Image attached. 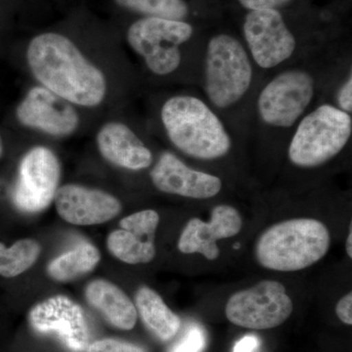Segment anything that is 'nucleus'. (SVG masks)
<instances>
[{"instance_id": "12", "label": "nucleus", "mask_w": 352, "mask_h": 352, "mask_svg": "<svg viewBox=\"0 0 352 352\" xmlns=\"http://www.w3.org/2000/svg\"><path fill=\"white\" fill-rule=\"evenodd\" d=\"M16 117L22 126L53 138L72 135L80 126L73 104L41 85L29 90L16 109Z\"/></svg>"}, {"instance_id": "9", "label": "nucleus", "mask_w": 352, "mask_h": 352, "mask_svg": "<svg viewBox=\"0 0 352 352\" xmlns=\"http://www.w3.org/2000/svg\"><path fill=\"white\" fill-rule=\"evenodd\" d=\"M61 166L55 153L44 146L29 150L19 166L13 201L21 212L36 214L54 201L59 188Z\"/></svg>"}, {"instance_id": "8", "label": "nucleus", "mask_w": 352, "mask_h": 352, "mask_svg": "<svg viewBox=\"0 0 352 352\" xmlns=\"http://www.w3.org/2000/svg\"><path fill=\"white\" fill-rule=\"evenodd\" d=\"M315 94L314 76L307 71L282 72L264 87L258 99L259 117L267 126H293L311 103Z\"/></svg>"}, {"instance_id": "18", "label": "nucleus", "mask_w": 352, "mask_h": 352, "mask_svg": "<svg viewBox=\"0 0 352 352\" xmlns=\"http://www.w3.org/2000/svg\"><path fill=\"white\" fill-rule=\"evenodd\" d=\"M87 302L113 327L129 331L138 321V310L126 294L107 280H95L85 289Z\"/></svg>"}, {"instance_id": "1", "label": "nucleus", "mask_w": 352, "mask_h": 352, "mask_svg": "<svg viewBox=\"0 0 352 352\" xmlns=\"http://www.w3.org/2000/svg\"><path fill=\"white\" fill-rule=\"evenodd\" d=\"M27 61L41 87L73 105L96 107L105 99V75L63 34L34 36L28 46Z\"/></svg>"}, {"instance_id": "29", "label": "nucleus", "mask_w": 352, "mask_h": 352, "mask_svg": "<svg viewBox=\"0 0 352 352\" xmlns=\"http://www.w3.org/2000/svg\"><path fill=\"white\" fill-rule=\"evenodd\" d=\"M346 251L347 256L349 258H352V226L351 223L349 224V231L347 234L346 242Z\"/></svg>"}, {"instance_id": "20", "label": "nucleus", "mask_w": 352, "mask_h": 352, "mask_svg": "<svg viewBox=\"0 0 352 352\" xmlns=\"http://www.w3.org/2000/svg\"><path fill=\"white\" fill-rule=\"evenodd\" d=\"M100 258L96 247L85 243L51 261L48 274L55 281H71L94 270Z\"/></svg>"}, {"instance_id": "25", "label": "nucleus", "mask_w": 352, "mask_h": 352, "mask_svg": "<svg viewBox=\"0 0 352 352\" xmlns=\"http://www.w3.org/2000/svg\"><path fill=\"white\" fill-rule=\"evenodd\" d=\"M338 318L346 325H352V293L349 292L342 296L336 305Z\"/></svg>"}, {"instance_id": "22", "label": "nucleus", "mask_w": 352, "mask_h": 352, "mask_svg": "<svg viewBox=\"0 0 352 352\" xmlns=\"http://www.w3.org/2000/svg\"><path fill=\"white\" fill-rule=\"evenodd\" d=\"M118 6L146 17L183 21L189 9L184 0H115Z\"/></svg>"}, {"instance_id": "13", "label": "nucleus", "mask_w": 352, "mask_h": 352, "mask_svg": "<svg viewBox=\"0 0 352 352\" xmlns=\"http://www.w3.org/2000/svg\"><path fill=\"white\" fill-rule=\"evenodd\" d=\"M243 219L239 210L229 205L212 208L208 222L191 219L187 222L178 240V250L185 254H201L208 261L220 256L219 240L235 237L242 230Z\"/></svg>"}, {"instance_id": "6", "label": "nucleus", "mask_w": 352, "mask_h": 352, "mask_svg": "<svg viewBox=\"0 0 352 352\" xmlns=\"http://www.w3.org/2000/svg\"><path fill=\"white\" fill-rule=\"evenodd\" d=\"M193 32V27L184 21L145 17L129 27L126 39L153 74L168 76L179 68L180 45L187 43Z\"/></svg>"}, {"instance_id": "7", "label": "nucleus", "mask_w": 352, "mask_h": 352, "mask_svg": "<svg viewBox=\"0 0 352 352\" xmlns=\"http://www.w3.org/2000/svg\"><path fill=\"white\" fill-rule=\"evenodd\" d=\"M294 311V303L283 284L263 280L236 292L227 300V319L239 327L268 330L282 325Z\"/></svg>"}, {"instance_id": "10", "label": "nucleus", "mask_w": 352, "mask_h": 352, "mask_svg": "<svg viewBox=\"0 0 352 352\" xmlns=\"http://www.w3.org/2000/svg\"><path fill=\"white\" fill-rule=\"evenodd\" d=\"M243 29L252 59L261 69L275 68L295 52V36L277 9L250 11Z\"/></svg>"}, {"instance_id": "17", "label": "nucleus", "mask_w": 352, "mask_h": 352, "mask_svg": "<svg viewBox=\"0 0 352 352\" xmlns=\"http://www.w3.org/2000/svg\"><path fill=\"white\" fill-rule=\"evenodd\" d=\"M97 147L109 163L129 170H142L153 164L149 148L131 127L119 122L102 126L96 136Z\"/></svg>"}, {"instance_id": "24", "label": "nucleus", "mask_w": 352, "mask_h": 352, "mask_svg": "<svg viewBox=\"0 0 352 352\" xmlns=\"http://www.w3.org/2000/svg\"><path fill=\"white\" fill-rule=\"evenodd\" d=\"M87 352H147L143 347L131 342L115 339L96 340L87 346Z\"/></svg>"}, {"instance_id": "16", "label": "nucleus", "mask_w": 352, "mask_h": 352, "mask_svg": "<svg viewBox=\"0 0 352 352\" xmlns=\"http://www.w3.org/2000/svg\"><path fill=\"white\" fill-rule=\"evenodd\" d=\"M159 223L160 215L154 210H140L124 217L120 220V229L109 235V251L122 263H151L156 256L154 240Z\"/></svg>"}, {"instance_id": "2", "label": "nucleus", "mask_w": 352, "mask_h": 352, "mask_svg": "<svg viewBox=\"0 0 352 352\" xmlns=\"http://www.w3.org/2000/svg\"><path fill=\"white\" fill-rule=\"evenodd\" d=\"M331 233L320 220L300 217L277 222L266 228L254 244V256L261 267L296 272L325 258Z\"/></svg>"}, {"instance_id": "3", "label": "nucleus", "mask_w": 352, "mask_h": 352, "mask_svg": "<svg viewBox=\"0 0 352 352\" xmlns=\"http://www.w3.org/2000/svg\"><path fill=\"white\" fill-rule=\"evenodd\" d=\"M161 120L170 142L187 156L214 161L230 151L232 141L221 120L197 97L176 95L168 99Z\"/></svg>"}, {"instance_id": "11", "label": "nucleus", "mask_w": 352, "mask_h": 352, "mask_svg": "<svg viewBox=\"0 0 352 352\" xmlns=\"http://www.w3.org/2000/svg\"><path fill=\"white\" fill-rule=\"evenodd\" d=\"M36 332L55 336L69 351L83 352L89 344V329L82 307L64 296L38 303L29 315Z\"/></svg>"}, {"instance_id": "4", "label": "nucleus", "mask_w": 352, "mask_h": 352, "mask_svg": "<svg viewBox=\"0 0 352 352\" xmlns=\"http://www.w3.org/2000/svg\"><path fill=\"white\" fill-rule=\"evenodd\" d=\"M352 133V119L330 104L307 113L289 142L288 156L296 166L314 168L331 161L344 150Z\"/></svg>"}, {"instance_id": "23", "label": "nucleus", "mask_w": 352, "mask_h": 352, "mask_svg": "<svg viewBox=\"0 0 352 352\" xmlns=\"http://www.w3.org/2000/svg\"><path fill=\"white\" fill-rule=\"evenodd\" d=\"M206 346L207 336L205 331L199 325H192L168 352H203Z\"/></svg>"}, {"instance_id": "26", "label": "nucleus", "mask_w": 352, "mask_h": 352, "mask_svg": "<svg viewBox=\"0 0 352 352\" xmlns=\"http://www.w3.org/2000/svg\"><path fill=\"white\" fill-rule=\"evenodd\" d=\"M245 8L252 10H264V9H277L278 7L289 3L291 0H238Z\"/></svg>"}, {"instance_id": "21", "label": "nucleus", "mask_w": 352, "mask_h": 352, "mask_svg": "<svg viewBox=\"0 0 352 352\" xmlns=\"http://www.w3.org/2000/svg\"><path fill=\"white\" fill-rule=\"evenodd\" d=\"M41 254V245L36 241H18L10 248L0 243V275L13 278L31 268Z\"/></svg>"}, {"instance_id": "30", "label": "nucleus", "mask_w": 352, "mask_h": 352, "mask_svg": "<svg viewBox=\"0 0 352 352\" xmlns=\"http://www.w3.org/2000/svg\"><path fill=\"white\" fill-rule=\"evenodd\" d=\"M3 141H2L1 135H0V157L3 155Z\"/></svg>"}, {"instance_id": "28", "label": "nucleus", "mask_w": 352, "mask_h": 352, "mask_svg": "<svg viewBox=\"0 0 352 352\" xmlns=\"http://www.w3.org/2000/svg\"><path fill=\"white\" fill-rule=\"evenodd\" d=\"M261 340L256 336L248 335L236 342L233 352H259Z\"/></svg>"}, {"instance_id": "14", "label": "nucleus", "mask_w": 352, "mask_h": 352, "mask_svg": "<svg viewBox=\"0 0 352 352\" xmlns=\"http://www.w3.org/2000/svg\"><path fill=\"white\" fill-rule=\"evenodd\" d=\"M54 201L60 217L74 226L105 223L115 219L122 210V204L111 194L82 185L59 187Z\"/></svg>"}, {"instance_id": "19", "label": "nucleus", "mask_w": 352, "mask_h": 352, "mask_svg": "<svg viewBox=\"0 0 352 352\" xmlns=\"http://www.w3.org/2000/svg\"><path fill=\"white\" fill-rule=\"evenodd\" d=\"M135 307L146 328L162 342H168L179 332L182 320L162 296L151 288L142 287L135 296Z\"/></svg>"}, {"instance_id": "27", "label": "nucleus", "mask_w": 352, "mask_h": 352, "mask_svg": "<svg viewBox=\"0 0 352 352\" xmlns=\"http://www.w3.org/2000/svg\"><path fill=\"white\" fill-rule=\"evenodd\" d=\"M338 104L339 109L351 115L352 112V78L349 76V80L340 87L338 94Z\"/></svg>"}, {"instance_id": "5", "label": "nucleus", "mask_w": 352, "mask_h": 352, "mask_svg": "<svg viewBox=\"0 0 352 352\" xmlns=\"http://www.w3.org/2000/svg\"><path fill=\"white\" fill-rule=\"evenodd\" d=\"M252 65L244 46L229 34L210 39L206 53L205 89L215 107L226 109L245 96L252 82Z\"/></svg>"}, {"instance_id": "15", "label": "nucleus", "mask_w": 352, "mask_h": 352, "mask_svg": "<svg viewBox=\"0 0 352 352\" xmlns=\"http://www.w3.org/2000/svg\"><path fill=\"white\" fill-rule=\"evenodd\" d=\"M150 176L160 191L195 200L214 198L222 189L219 177L189 168L170 152L161 155Z\"/></svg>"}]
</instances>
